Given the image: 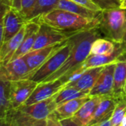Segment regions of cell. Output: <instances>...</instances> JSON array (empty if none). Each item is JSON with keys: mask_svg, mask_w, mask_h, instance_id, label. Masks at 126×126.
Instances as JSON below:
<instances>
[{"mask_svg": "<svg viewBox=\"0 0 126 126\" xmlns=\"http://www.w3.org/2000/svg\"><path fill=\"white\" fill-rule=\"evenodd\" d=\"M98 28L84 30L74 34L69 41L71 44V52L63 65L44 82L61 79L66 85L69 78L83 64L89 56L93 42L100 34Z\"/></svg>", "mask_w": 126, "mask_h": 126, "instance_id": "1", "label": "cell"}, {"mask_svg": "<svg viewBox=\"0 0 126 126\" xmlns=\"http://www.w3.org/2000/svg\"><path fill=\"white\" fill-rule=\"evenodd\" d=\"M34 20L55 29L71 33L98 28L100 24V17L94 19L88 18L61 9H55Z\"/></svg>", "mask_w": 126, "mask_h": 126, "instance_id": "2", "label": "cell"}, {"mask_svg": "<svg viewBox=\"0 0 126 126\" xmlns=\"http://www.w3.org/2000/svg\"><path fill=\"white\" fill-rule=\"evenodd\" d=\"M98 30L106 38L121 44L126 32V10L120 7L103 10Z\"/></svg>", "mask_w": 126, "mask_h": 126, "instance_id": "3", "label": "cell"}, {"mask_svg": "<svg viewBox=\"0 0 126 126\" xmlns=\"http://www.w3.org/2000/svg\"><path fill=\"white\" fill-rule=\"evenodd\" d=\"M72 46L69 40L58 50H56L35 72L29 75L27 79L37 82H44L47 78L56 72L66 62L70 52Z\"/></svg>", "mask_w": 126, "mask_h": 126, "instance_id": "4", "label": "cell"}, {"mask_svg": "<svg viewBox=\"0 0 126 126\" xmlns=\"http://www.w3.org/2000/svg\"><path fill=\"white\" fill-rule=\"evenodd\" d=\"M27 22V20L15 9L1 6V19L0 24L1 45L14 37Z\"/></svg>", "mask_w": 126, "mask_h": 126, "instance_id": "5", "label": "cell"}, {"mask_svg": "<svg viewBox=\"0 0 126 126\" xmlns=\"http://www.w3.org/2000/svg\"><path fill=\"white\" fill-rule=\"evenodd\" d=\"M74 34L75 33L63 32L40 23V29L31 51L63 43L69 40Z\"/></svg>", "mask_w": 126, "mask_h": 126, "instance_id": "6", "label": "cell"}, {"mask_svg": "<svg viewBox=\"0 0 126 126\" xmlns=\"http://www.w3.org/2000/svg\"><path fill=\"white\" fill-rule=\"evenodd\" d=\"M38 84L37 82L30 79L11 81L10 102L12 109H18L24 106Z\"/></svg>", "mask_w": 126, "mask_h": 126, "instance_id": "7", "label": "cell"}, {"mask_svg": "<svg viewBox=\"0 0 126 126\" xmlns=\"http://www.w3.org/2000/svg\"><path fill=\"white\" fill-rule=\"evenodd\" d=\"M56 95L34 104L22 106L18 109L35 120H46L57 109Z\"/></svg>", "mask_w": 126, "mask_h": 126, "instance_id": "8", "label": "cell"}, {"mask_svg": "<svg viewBox=\"0 0 126 126\" xmlns=\"http://www.w3.org/2000/svg\"><path fill=\"white\" fill-rule=\"evenodd\" d=\"M65 86L66 83L61 79L39 83L24 106L34 104L50 98L60 92Z\"/></svg>", "mask_w": 126, "mask_h": 126, "instance_id": "9", "label": "cell"}, {"mask_svg": "<svg viewBox=\"0 0 126 126\" xmlns=\"http://www.w3.org/2000/svg\"><path fill=\"white\" fill-rule=\"evenodd\" d=\"M117 62L104 66L96 83L90 91V97L107 95L113 96L114 74Z\"/></svg>", "mask_w": 126, "mask_h": 126, "instance_id": "10", "label": "cell"}, {"mask_svg": "<svg viewBox=\"0 0 126 126\" xmlns=\"http://www.w3.org/2000/svg\"><path fill=\"white\" fill-rule=\"evenodd\" d=\"M30 74V68L23 57L0 66V79L16 81L26 79Z\"/></svg>", "mask_w": 126, "mask_h": 126, "instance_id": "11", "label": "cell"}, {"mask_svg": "<svg viewBox=\"0 0 126 126\" xmlns=\"http://www.w3.org/2000/svg\"><path fill=\"white\" fill-rule=\"evenodd\" d=\"M66 41H64L63 43L56 45H52L37 50L31 51L28 52L27 55H25L24 56H23L30 70V74L29 75H30L34 72H35L56 50L61 48Z\"/></svg>", "mask_w": 126, "mask_h": 126, "instance_id": "12", "label": "cell"}, {"mask_svg": "<svg viewBox=\"0 0 126 126\" xmlns=\"http://www.w3.org/2000/svg\"><path fill=\"white\" fill-rule=\"evenodd\" d=\"M40 29V23L35 20L29 21L25 25V33L22 43L17 49L11 61L21 58L31 52Z\"/></svg>", "mask_w": 126, "mask_h": 126, "instance_id": "13", "label": "cell"}, {"mask_svg": "<svg viewBox=\"0 0 126 126\" xmlns=\"http://www.w3.org/2000/svg\"><path fill=\"white\" fill-rule=\"evenodd\" d=\"M104 66L91 68L85 70L78 78L68 83L65 87H73L80 91L87 92L90 91L96 83Z\"/></svg>", "mask_w": 126, "mask_h": 126, "instance_id": "14", "label": "cell"}, {"mask_svg": "<svg viewBox=\"0 0 126 126\" xmlns=\"http://www.w3.org/2000/svg\"><path fill=\"white\" fill-rule=\"evenodd\" d=\"M103 96L90 97L72 119L79 126H89L92 122Z\"/></svg>", "mask_w": 126, "mask_h": 126, "instance_id": "15", "label": "cell"}, {"mask_svg": "<svg viewBox=\"0 0 126 126\" xmlns=\"http://www.w3.org/2000/svg\"><path fill=\"white\" fill-rule=\"evenodd\" d=\"M118 100L119 99H117L112 95L103 96L102 100L98 105L94 116L89 126L100 124L102 122L111 118L114 111Z\"/></svg>", "mask_w": 126, "mask_h": 126, "instance_id": "16", "label": "cell"}, {"mask_svg": "<svg viewBox=\"0 0 126 126\" xmlns=\"http://www.w3.org/2000/svg\"><path fill=\"white\" fill-rule=\"evenodd\" d=\"M26 25V24H25ZM25 25L21 30L11 39L4 42L1 45L0 47V64L5 65L9 63L17 49L21 46L24 33H25Z\"/></svg>", "mask_w": 126, "mask_h": 126, "instance_id": "17", "label": "cell"}, {"mask_svg": "<svg viewBox=\"0 0 126 126\" xmlns=\"http://www.w3.org/2000/svg\"><path fill=\"white\" fill-rule=\"evenodd\" d=\"M89 98L90 97H81L61 103L57 106L54 113L60 120L72 118Z\"/></svg>", "mask_w": 126, "mask_h": 126, "instance_id": "18", "label": "cell"}, {"mask_svg": "<svg viewBox=\"0 0 126 126\" xmlns=\"http://www.w3.org/2000/svg\"><path fill=\"white\" fill-rule=\"evenodd\" d=\"M126 82V59H121L116 63L114 74L113 96L117 99L126 97L124 86Z\"/></svg>", "mask_w": 126, "mask_h": 126, "instance_id": "19", "label": "cell"}, {"mask_svg": "<svg viewBox=\"0 0 126 126\" xmlns=\"http://www.w3.org/2000/svg\"><path fill=\"white\" fill-rule=\"evenodd\" d=\"M56 9H61L63 10H66L83 17H86L88 18H98L100 16L101 12H95L91 10L80 4H77L76 2L72 0H59V2L57 5Z\"/></svg>", "mask_w": 126, "mask_h": 126, "instance_id": "20", "label": "cell"}, {"mask_svg": "<svg viewBox=\"0 0 126 126\" xmlns=\"http://www.w3.org/2000/svg\"><path fill=\"white\" fill-rule=\"evenodd\" d=\"M11 81L0 79V118L5 117L12 109L10 102Z\"/></svg>", "mask_w": 126, "mask_h": 126, "instance_id": "21", "label": "cell"}, {"mask_svg": "<svg viewBox=\"0 0 126 126\" xmlns=\"http://www.w3.org/2000/svg\"><path fill=\"white\" fill-rule=\"evenodd\" d=\"M117 43L108 38H98L92 44L90 55H111L117 48Z\"/></svg>", "mask_w": 126, "mask_h": 126, "instance_id": "22", "label": "cell"}, {"mask_svg": "<svg viewBox=\"0 0 126 126\" xmlns=\"http://www.w3.org/2000/svg\"><path fill=\"white\" fill-rule=\"evenodd\" d=\"M59 0H35L33 10L29 21L38 18L43 14L56 9Z\"/></svg>", "mask_w": 126, "mask_h": 126, "instance_id": "23", "label": "cell"}, {"mask_svg": "<svg viewBox=\"0 0 126 126\" xmlns=\"http://www.w3.org/2000/svg\"><path fill=\"white\" fill-rule=\"evenodd\" d=\"M90 97L89 92L80 91L73 87H65L56 95V103L58 106L61 103L81 97Z\"/></svg>", "mask_w": 126, "mask_h": 126, "instance_id": "24", "label": "cell"}, {"mask_svg": "<svg viewBox=\"0 0 126 126\" xmlns=\"http://www.w3.org/2000/svg\"><path fill=\"white\" fill-rule=\"evenodd\" d=\"M35 4V0H10V7L17 10L27 21H29Z\"/></svg>", "mask_w": 126, "mask_h": 126, "instance_id": "25", "label": "cell"}, {"mask_svg": "<svg viewBox=\"0 0 126 126\" xmlns=\"http://www.w3.org/2000/svg\"><path fill=\"white\" fill-rule=\"evenodd\" d=\"M126 115V97L118 100L114 111L111 117L112 125L117 126L121 124L123 119Z\"/></svg>", "mask_w": 126, "mask_h": 126, "instance_id": "26", "label": "cell"}, {"mask_svg": "<svg viewBox=\"0 0 126 126\" xmlns=\"http://www.w3.org/2000/svg\"><path fill=\"white\" fill-rule=\"evenodd\" d=\"M103 10L120 7L121 0H94Z\"/></svg>", "mask_w": 126, "mask_h": 126, "instance_id": "27", "label": "cell"}, {"mask_svg": "<svg viewBox=\"0 0 126 126\" xmlns=\"http://www.w3.org/2000/svg\"><path fill=\"white\" fill-rule=\"evenodd\" d=\"M72 1L95 12H101L103 10V9L95 1H94V0H72Z\"/></svg>", "mask_w": 126, "mask_h": 126, "instance_id": "28", "label": "cell"}, {"mask_svg": "<svg viewBox=\"0 0 126 126\" xmlns=\"http://www.w3.org/2000/svg\"><path fill=\"white\" fill-rule=\"evenodd\" d=\"M46 126H61V120L58 118L55 114L53 113L47 119Z\"/></svg>", "mask_w": 126, "mask_h": 126, "instance_id": "29", "label": "cell"}, {"mask_svg": "<svg viewBox=\"0 0 126 126\" xmlns=\"http://www.w3.org/2000/svg\"><path fill=\"white\" fill-rule=\"evenodd\" d=\"M61 126H79L72 118L61 120Z\"/></svg>", "mask_w": 126, "mask_h": 126, "instance_id": "30", "label": "cell"}, {"mask_svg": "<svg viewBox=\"0 0 126 126\" xmlns=\"http://www.w3.org/2000/svg\"><path fill=\"white\" fill-rule=\"evenodd\" d=\"M98 126H113L112 125V122H111V117L102 122L101 123H100Z\"/></svg>", "mask_w": 126, "mask_h": 126, "instance_id": "31", "label": "cell"}, {"mask_svg": "<svg viewBox=\"0 0 126 126\" xmlns=\"http://www.w3.org/2000/svg\"><path fill=\"white\" fill-rule=\"evenodd\" d=\"M47 125V120H40V121H37L35 123H33L32 125L29 126H46Z\"/></svg>", "mask_w": 126, "mask_h": 126, "instance_id": "32", "label": "cell"}, {"mask_svg": "<svg viewBox=\"0 0 126 126\" xmlns=\"http://www.w3.org/2000/svg\"><path fill=\"white\" fill-rule=\"evenodd\" d=\"M0 126H9V123H8L6 117L0 118Z\"/></svg>", "mask_w": 126, "mask_h": 126, "instance_id": "33", "label": "cell"}, {"mask_svg": "<svg viewBox=\"0 0 126 126\" xmlns=\"http://www.w3.org/2000/svg\"><path fill=\"white\" fill-rule=\"evenodd\" d=\"M121 45H122V47L123 49V51L125 52V55H126V32L125 34V36L123 38V42L121 43Z\"/></svg>", "mask_w": 126, "mask_h": 126, "instance_id": "34", "label": "cell"}, {"mask_svg": "<svg viewBox=\"0 0 126 126\" xmlns=\"http://www.w3.org/2000/svg\"><path fill=\"white\" fill-rule=\"evenodd\" d=\"M120 8L126 10V0H121L120 5Z\"/></svg>", "mask_w": 126, "mask_h": 126, "instance_id": "35", "label": "cell"}, {"mask_svg": "<svg viewBox=\"0 0 126 126\" xmlns=\"http://www.w3.org/2000/svg\"><path fill=\"white\" fill-rule=\"evenodd\" d=\"M121 126H126V115L124 117V118L122 120V123H121Z\"/></svg>", "mask_w": 126, "mask_h": 126, "instance_id": "36", "label": "cell"}, {"mask_svg": "<svg viewBox=\"0 0 126 126\" xmlns=\"http://www.w3.org/2000/svg\"><path fill=\"white\" fill-rule=\"evenodd\" d=\"M124 94L126 96V84H125V86H124Z\"/></svg>", "mask_w": 126, "mask_h": 126, "instance_id": "37", "label": "cell"}, {"mask_svg": "<svg viewBox=\"0 0 126 126\" xmlns=\"http://www.w3.org/2000/svg\"><path fill=\"white\" fill-rule=\"evenodd\" d=\"M99 124H96V125H92V126H98Z\"/></svg>", "mask_w": 126, "mask_h": 126, "instance_id": "38", "label": "cell"}, {"mask_svg": "<svg viewBox=\"0 0 126 126\" xmlns=\"http://www.w3.org/2000/svg\"><path fill=\"white\" fill-rule=\"evenodd\" d=\"M121 126V124H119V125H117V126Z\"/></svg>", "mask_w": 126, "mask_h": 126, "instance_id": "39", "label": "cell"}]
</instances>
